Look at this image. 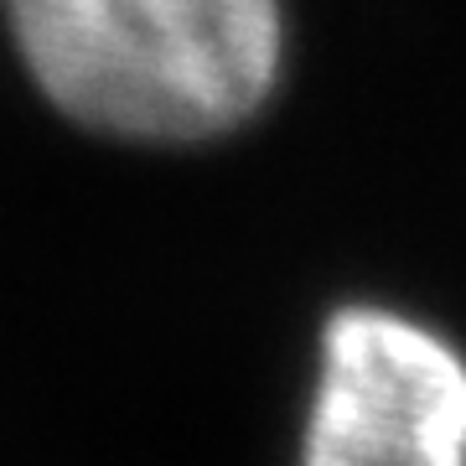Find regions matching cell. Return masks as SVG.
<instances>
[{
  "mask_svg": "<svg viewBox=\"0 0 466 466\" xmlns=\"http://www.w3.org/2000/svg\"><path fill=\"white\" fill-rule=\"evenodd\" d=\"M21 67L73 125L198 146L249 125L285 73V0H0Z\"/></svg>",
  "mask_w": 466,
  "mask_h": 466,
  "instance_id": "6da1fadb",
  "label": "cell"
},
{
  "mask_svg": "<svg viewBox=\"0 0 466 466\" xmlns=\"http://www.w3.org/2000/svg\"><path fill=\"white\" fill-rule=\"evenodd\" d=\"M296 466H466V352L400 306H337Z\"/></svg>",
  "mask_w": 466,
  "mask_h": 466,
  "instance_id": "7a4b0ae2",
  "label": "cell"
}]
</instances>
